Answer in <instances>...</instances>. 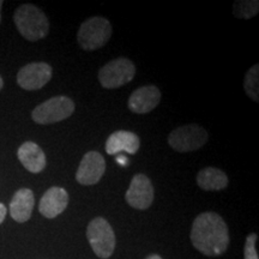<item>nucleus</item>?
Listing matches in <instances>:
<instances>
[{"label":"nucleus","instance_id":"nucleus-8","mask_svg":"<svg viewBox=\"0 0 259 259\" xmlns=\"http://www.w3.org/2000/svg\"><path fill=\"white\" fill-rule=\"evenodd\" d=\"M155 191L151 181L145 174H136L132 178L125 199L130 206L137 210H147L154 202Z\"/></svg>","mask_w":259,"mask_h":259},{"label":"nucleus","instance_id":"nucleus-2","mask_svg":"<svg viewBox=\"0 0 259 259\" xmlns=\"http://www.w3.org/2000/svg\"><path fill=\"white\" fill-rule=\"evenodd\" d=\"M14 21L19 34L28 41L34 42L45 38L50 31L47 16L35 5L19 6L14 15Z\"/></svg>","mask_w":259,"mask_h":259},{"label":"nucleus","instance_id":"nucleus-23","mask_svg":"<svg viewBox=\"0 0 259 259\" xmlns=\"http://www.w3.org/2000/svg\"><path fill=\"white\" fill-rule=\"evenodd\" d=\"M3 87H4V80H3L2 76H0V90L3 89Z\"/></svg>","mask_w":259,"mask_h":259},{"label":"nucleus","instance_id":"nucleus-15","mask_svg":"<svg viewBox=\"0 0 259 259\" xmlns=\"http://www.w3.org/2000/svg\"><path fill=\"white\" fill-rule=\"evenodd\" d=\"M35 197L31 190L21 189L14 194L10 203V215L18 223L27 222L31 218Z\"/></svg>","mask_w":259,"mask_h":259},{"label":"nucleus","instance_id":"nucleus-20","mask_svg":"<svg viewBox=\"0 0 259 259\" xmlns=\"http://www.w3.org/2000/svg\"><path fill=\"white\" fill-rule=\"evenodd\" d=\"M6 213H8V209L3 203H0V225L4 222V220L6 218Z\"/></svg>","mask_w":259,"mask_h":259},{"label":"nucleus","instance_id":"nucleus-1","mask_svg":"<svg viewBox=\"0 0 259 259\" xmlns=\"http://www.w3.org/2000/svg\"><path fill=\"white\" fill-rule=\"evenodd\" d=\"M193 247L208 257H219L227 251L229 233L225 220L216 212H203L194 219L191 229Z\"/></svg>","mask_w":259,"mask_h":259},{"label":"nucleus","instance_id":"nucleus-6","mask_svg":"<svg viewBox=\"0 0 259 259\" xmlns=\"http://www.w3.org/2000/svg\"><path fill=\"white\" fill-rule=\"evenodd\" d=\"M208 142V132L202 126L190 124L180 126L168 136V144L178 153H190L198 150Z\"/></svg>","mask_w":259,"mask_h":259},{"label":"nucleus","instance_id":"nucleus-12","mask_svg":"<svg viewBox=\"0 0 259 259\" xmlns=\"http://www.w3.org/2000/svg\"><path fill=\"white\" fill-rule=\"evenodd\" d=\"M161 100V92L155 85H144L135 90L130 96L127 106L136 114H147L154 111Z\"/></svg>","mask_w":259,"mask_h":259},{"label":"nucleus","instance_id":"nucleus-7","mask_svg":"<svg viewBox=\"0 0 259 259\" xmlns=\"http://www.w3.org/2000/svg\"><path fill=\"white\" fill-rule=\"evenodd\" d=\"M136 74V66L130 59L118 58L100 70L99 82L106 89H116L125 85L134 79Z\"/></svg>","mask_w":259,"mask_h":259},{"label":"nucleus","instance_id":"nucleus-18","mask_svg":"<svg viewBox=\"0 0 259 259\" xmlns=\"http://www.w3.org/2000/svg\"><path fill=\"white\" fill-rule=\"evenodd\" d=\"M258 0H238L233 5V14L236 18L250 19L258 15Z\"/></svg>","mask_w":259,"mask_h":259},{"label":"nucleus","instance_id":"nucleus-4","mask_svg":"<svg viewBox=\"0 0 259 259\" xmlns=\"http://www.w3.org/2000/svg\"><path fill=\"white\" fill-rule=\"evenodd\" d=\"M87 239L94 253L101 259H107L115 250V234L112 226L103 218H96L90 221L87 228Z\"/></svg>","mask_w":259,"mask_h":259},{"label":"nucleus","instance_id":"nucleus-10","mask_svg":"<svg viewBox=\"0 0 259 259\" xmlns=\"http://www.w3.org/2000/svg\"><path fill=\"white\" fill-rule=\"evenodd\" d=\"M106 171V161L97 151H89L84 155L76 173L77 183L84 186H92L101 180Z\"/></svg>","mask_w":259,"mask_h":259},{"label":"nucleus","instance_id":"nucleus-11","mask_svg":"<svg viewBox=\"0 0 259 259\" xmlns=\"http://www.w3.org/2000/svg\"><path fill=\"white\" fill-rule=\"evenodd\" d=\"M69 193L59 186H53L45 192L40 200L38 211L47 219H56L69 205Z\"/></svg>","mask_w":259,"mask_h":259},{"label":"nucleus","instance_id":"nucleus-5","mask_svg":"<svg viewBox=\"0 0 259 259\" xmlns=\"http://www.w3.org/2000/svg\"><path fill=\"white\" fill-rule=\"evenodd\" d=\"M74 102L67 96H56L35 107L31 118L36 124L50 125L63 121L73 114Z\"/></svg>","mask_w":259,"mask_h":259},{"label":"nucleus","instance_id":"nucleus-24","mask_svg":"<svg viewBox=\"0 0 259 259\" xmlns=\"http://www.w3.org/2000/svg\"><path fill=\"white\" fill-rule=\"evenodd\" d=\"M2 6H3V2L0 0V22H2Z\"/></svg>","mask_w":259,"mask_h":259},{"label":"nucleus","instance_id":"nucleus-19","mask_svg":"<svg viewBox=\"0 0 259 259\" xmlns=\"http://www.w3.org/2000/svg\"><path fill=\"white\" fill-rule=\"evenodd\" d=\"M258 235L252 233L247 236L244 246V259H259L257 248H255V242H257Z\"/></svg>","mask_w":259,"mask_h":259},{"label":"nucleus","instance_id":"nucleus-16","mask_svg":"<svg viewBox=\"0 0 259 259\" xmlns=\"http://www.w3.org/2000/svg\"><path fill=\"white\" fill-rule=\"evenodd\" d=\"M197 184L204 191H221L228 186V177L215 167H206L197 174Z\"/></svg>","mask_w":259,"mask_h":259},{"label":"nucleus","instance_id":"nucleus-21","mask_svg":"<svg viewBox=\"0 0 259 259\" xmlns=\"http://www.w3.org/2000/svg\"><path fill=\"white\" fill-rule=\"evenodd\" d=\"M116 161H118L120 164H122V166H126V164H128V161L126 160L125 156H118V157H116Z\"/></svg>","mask_w":259,"mask_h":259},{"label":"nucleus","instance_id":"nucleus-13","mask_svg":"<svg viewBox=\"0 0 259 259\" xmlns=\"http://www.w3.org/2000/svg\"><path fill=\"white\" fill-rule=\"evenodd\" d=\"M141 147V139L136 134L131 131H119L113 132L106 142V153L108 155H118L121 151L135 155L138 153Z\"/></svg>","mask_w":259,"mask_h":259},{"label":"nucleus","instance_id":"nucleus-3","mask_svg":"<svg viewBox=\"0 0 259 259\" xmlns=\"http://www.w3.org/2000/svg\"><path fill=\"white\" fill-rule=\"evenodd\" d=\"M112 25L108 19L95 16L80 24L77 40L84 51H96L111 40Z\"/></svg>","mask_w":259,"mask_h":259},{"label":"nucleus","instance_id":"nucleus-14","mask_svg":"<svg viewBox=\"0 0 259 259\" xmlns=\"http://www.w3.org/2000/svg\"><path fill=\"white\" fill-rule=\"evenodd\" d=\"M18 160L30 173H41L46 168V155L34 142H25L18 148Z\"/></svg>","mask_w":259,"mask_h":259},{"label":"nucleus","instance_id":"nucleus-9","mask_svg":"<svg viewBox=\"0 0 259 259\" xmlns=\"http://www.w3.org/2000/svg\"><path fill=\"white\" fill-rule=\"evenodd\" d=\"M51 65L47 63H30L22 67L17 73V83L22 89L32 92L44 88L52 78Z\"/></svg>","mask_w":259,"mask_h":259},{"label":"nucleus","instance_id":"nucleus-22","mask_svg":"<svg viewBox=\"0 0 259 259\" xmlns=\"http://www.w3.org/2000/svg\"><path fill=\"white\" fill-rule=\"evenodd\" d=\"M145 259H162V258L158 254H150V255H148Z\"/></svg>","mask_w":259,"mask_h":259},{"label":"nucleus","instance_id":"nucleus-17","mask_svg":"<svg viewBox=\"0 0 259 259\" xmlns=\"http://www.w3.org/2000/svg\"><path fill=\"white\" fill-rule=\"evenodd\" d=\"M244 89L247 96L254 102L259 101V65L255 64L246 73Z\"/></svg>","mask_w":259,"mask_h":259}]
</instances>
